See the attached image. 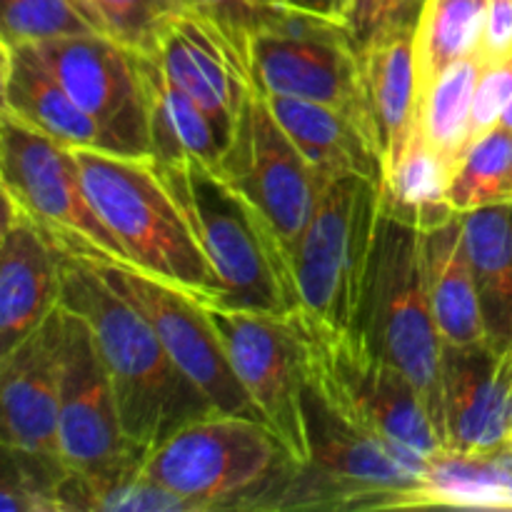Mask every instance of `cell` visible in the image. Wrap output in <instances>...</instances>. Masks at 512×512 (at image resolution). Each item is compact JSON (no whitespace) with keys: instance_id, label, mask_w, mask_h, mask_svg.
<instances>
[{"instance_id":"cell-19","label":"cell","mask_w":512,"mask_h":512,"mask_svg":"<svg viewBox=\"0 0 512 512\" xmlns=\"http://www.w3.org/2000/svg\"><path fill=\"white\" fill-rule=\"evenodd\" d=\"M0 235V355L33 333L60 305L63 260L43 225L3 195Z\"/></svg>"},{"instance_id":"cell-1","label":"cell","mask_w":512,"mask_h":512,"mask_svg":"<svg viewBox=\"0 0 512 512\" xmlns=\"http://www.w3.org/2000/svg\"><path fill=\"white\" fill-rule=\"evenodd\" d=\"M58 253L63 260L60 308L88 323L128 438L150 453L183 425L218 413L170 358L150 320L88 263Z\"/></svg>"},{"instance_id":"cell-5","label":"cell","mask_w":512,"mask_h":512,"mask_svg":"<svg viewBox=\"0 0 512 512\" xmlns=\"http://www.w3.org/2000/svg\"><path fill=\"white\" fill-rule=\"evenodd\" d=\"M295 465L263 420L213 413L150 450L140 473L185 500L190 512L263 510Z\"/></svg>"},{"instance_id":"cell-21","label":"cell","mask_w":512,"mask_h":512,"mask_svg":"<svg viewBox=\"0 0 512 512\" xmlns=\"http://www.w3.org/2000/svg\"><path fill=\"white\" fill-rule=\"evenodd\" d=\"M263 95L278 123L325 185L348 175L383 183V150L378 138L360 120L333 105Z\"/></svg>"},{"instance_id":"cell-37","label":"cell","mask_w":512,"mask_h":512,"mask_svg":"<svg viewBox=\"0 0 512 512\" xmlns=\"http://www.w3.org/2000/svg\"><path fill=\"white\" fill-rule=\"evenodd\" d=\"M423 5L425 0H383V3H380L378 28H375V35L415 33L420 13H423Z\"/></svg>"},{"instance_id":"cell-26","label":"cell","mask_w":512,"mask_h":512,"mask_svg":"<svg viewBox=\"0 0 512 512\" xmlns=\"http://www.w3.org/2000/svg\"><path fill=\"white\" fill-rule=\"evenodd\" d=\"M413 508L512 510V438L493 448L430 455Z\"/></svg>"},{"instance_id":"cell-15","label":"cell","mask_w":512,"mask_h":512,"mask_svg":"<svg viewBox=\"0 0 512 512\" xmlns=\"http://www.w3.org/2000/svg\"><path fill=\"white\" fill-rule=\"evenodd\" d=\"M248 55L253 80L263 93L313 100L345 110L380 143L365 85L360 43L350 28L318 35L253 33L248 38Z\"/></svg>"},{"instance_id":"cell-2","label":"cell","mask_w":512,"mask_h":512,"mask_svg":"<svg viewBox=\"0 0 512 512\" xmlns=\"http://www.w3.org/2000/svg\"><path fill=\"white\" fill-rule=\"evenodd\" d=\"M85 193L130 263L198 303L220 305L223 285L200 250L153 158L75 150Z\"/></svg>"},{"instance_id":"cell-33","label":"cell","mask_w":512,"mask_h":512,"mask_svg":"<svg viewBox=\"0 0 512 512\" xmlns=\"http://www.w3.org/2000/svg\"><path fill=\"white\" fill-rule=\"evenodd\" d=\"M105 35L135 53H153L170 18L193 8L190 0H90Z\"/></svg>"},{"instance_id":"cell-17","label":"cell","mask_w":512,"mask_h":512,"mask_svg":"<svg viewBox=\"0 0 512 512\" xmlns=\"http://www.w3.org/2000/svg\"><path fill=\"white\" fill-rule=\"evenodd\" d=\"M440 435L450 450L493 448L512 438V350L498 353L485 340L443 343Z\"/></svg>"},{"instance_id":"cell-11","label":"cell","mask_w":512,"mask_h":512,"mask_svg":"<svg viewBox=\"0 0 512 512\" xmlns=\"http://www.w3.org/2000/svg\"><path fill=\"white\" fill-rule=\"evenodd\" d=\"M60 453L80 480L103 483L143 468L145 450L120 423L113 383L88 323L60 308Z\"/></svg>"},{"instance_id":"cell-38","label":"cell","mask_w":512,"mask_h":512,"mask_svg":"<svg viewBox=\"0 0 512 512\" xmlns=\"http://www.w3.org/2000/svg\"><path fill=\"white\" fill-rule=\"evenodd\" d=\"M380 3H383V0H350L348 25L350 30H353L355 40L360 43V48H363V45L375 35V28H378Z\"/></svg>"},{"instance_id":"cell-29","label":"cell","mask_w":512,"mask_h":512,"mask_svg":"<svg viewBox=\"0 0 512 512\" xmlns=\"http://www.w3.org/2000/svg\"><path fill=\"white\" fill-rule=\"evenodd\" d=\"M490 0H425L415 28L418 95L448 65L478 55Z\"/></svg>"},{"instance_id":"cell-40","label":"cell","mask_w":512,"mask_h":512,"mask_svg":"<svg viewBox=\"0 0 512 512\" xmlns=\"http://www.w3.org/2000/svg\"><path fill=\"white\" fill-rule=\"evenodd\" d=\"M78 3H83V5H85V8H88V10H90V13H93V15H95V18H98V13H95V8H93V3H90V0H78ZM98 23H100V18H98ZM100 25H103V23H100ZM103 33H105V30H103Z\"/></svg>"},{"instance_id":"cell-8","label":"cell","mask_w":512,"mask_h":512,"mask_svg":"<svg viewBox=\"0 0 512 512\" xmlns=\"http://www.w3.org/2000/svg\"><path fill=\"white\" fill-rule=\"evenodd\" d=\"M380 183L360 175L330 180L290 258L298 310L318 325L353 333L368 280Z\"/></svg>"},{"instance_id":"cell-39","label":"cell","mask_w":512,"mask_h":512,"mask_svg":"<svg viewBox=\"0 0 512 512\" xmlns=\"http://www.w3.org/2000/svg\"><path fill=\"white\" fill-rule=\"evenodd\" d=\"M273 3L283 5V8H290V10H300V13L338 20V23H345V25H348V18H350V0H273Z\"/></svg>"},{"instance_id":"cell-18","label":"cell","mask_w":512,"mask_h":512,"mask_svg":"<svg viewBox=\"0 0 512 512\" xmlns=\"http://www.w3.org/2000/svg\"><path fill=\"white\" fill-rule=\"evenodd\" d=\"M0 418L3 445L63 460L58 435L60 305L0 355Z\"/></svg>"},{"instance_id":"cell-25","label":"cell","mask_w":512,"mask_h":512,"mask_svg":"<svg viewBox=\"0 0 512 512\" xmlns=\"http://www.w3.org/2000/svg\"><path fill=\"white\" fill-rule=\"evenodd\" d=\"M370 108L388 168L408 145L418 118L415 33H383L360 48Z\"/></svg>"},{"instance_id":"cell-20","label":"cell","mask_w":512,"mask_h":512,"mask_svg":"<svg viewBox=\"0 0 512 512\" xmlns=\"http://www.w3.org/2000/svg\"><path fill=\"white\" fill-rule=\"evenodd\" d=\"M3 110L73 150L118 153L113 138L95 123L45 65L33 43H0Z\"/></svg>"},{"instance_id":"cell-12","label":"cell","mask_w":512,"mask_h":512,"mask_svg":"<svg viewBox=\"0 0 512 512\" xmlns=\"http://www.w3.org/2000/svg\"><path fill=\"white\" fill-rule=\"evenodd\" d=\"M0 178L3 195L23 205L50 238L130 263L85 193L75 150L5 110L0 113Z\"/></svg>"},{"instance_id":"cell-35","label":"cell","mask_w":512,"mask_h":512,"mask_svg":"<svg viewBox=\"0 0 512 512\" xmlns=\"http://www.w3.org/2000/svg\"><path fill=\"white\" fill-rule=\"evenodd\" d=\"M193 8L218 20L228 33H233L248 48V38L258 28L260 18L273 0H190Z\"/></svg>"},{"instance_id":"cell-10","label":"cell","mask_w":512,"mask_h":512,"mask_svg":"<svg viewBox=\"0 0 512 512\" xmlns=\"http://www.w3.org/2000/svg\"><path fill=\"white\" fill-rule=\"evenodd\" d=\"M50 240L65 255H73V258L88 263L105 283L113 285L128 303H133L150 320L170 358L208 395L218 413L263 420V415L258 413L250 395L245 393L243 383L235 375L218 330L210 323L208 313L198 300L135 265L100 258L93 250L63 243V240Z\"/></svg>"},{"instance_id":"cell-16","label":"cell","mask_w":512,"mask_h":512,"mask_svg":"<svg viewBox=\"0 0 512 512\" xmlns=\"http://www.w3.org/2000/svg\"><path fill=\"white\" fill-rule=\"evenodd\" d=\"M150 55L203 105L228 145L245 95L255 85L248 48L218 20L188 8L170 18Z\"/></svg>"},{"instance_id":"cell-30","label":"cell","mask_w":512,"mask_h":512,"mask_svg":"<svg viewBox=\"0 0 512 512\" xmlns=\"http://www.w3.org/2000/svg\"><path fill=\"white\" fill-rule=\"evenodd\" d=\"M448 200L458 213L512 200V130L495 125L475 138L450 180Z\"/></svg>"},{"instance_id":"cell-6","label":"cell","mask_w":512,"mask_h":512,"mask_svg":"<svg viewBox=\"0 0 512 512\" xmlns=\"http://www.w3.org/2000/svg\"><path fill=\"white\" fill-rule=\"evenodd\" d=\"M353 333L413 380L440 433L443 340L420 268L418 228L388 213H380Z\"/></svg>"},{"instance_id":"cell-31","label":"cell","mask_w":512,"mask_h":512,"mask_svg":"<svg viewBox=\"0 0 512 512\" xmlns=\"http://www.w3.org/2000/svg\"><path fill=\"white\" fill-rule=\"evenodd\" d=\"M70 468L63 460L45 458L28 450L3 445V485L0 510L3 512H60L63 485Z\"/></svg>"},{"instance_id":"cell-13","label":"cell","mask_w":512,"mask_h":512,"mask_svg":"<svg viewBox=\"0 0 512 512\" xmlns=\"http://www.w3.org/2000/svg\"><path fill=\"white\" fill-rule=\"evenodd\" d=\"M218 330L230 365L258 413L270 425L293 460H308L305 433V385L308 355L305 340L290 315L205 305Z\"/></svg>"},{"instance_id":"cell-4","label":"cell","mask_w":512,"mask_h":512,"mask_svg":"<svg viewBox=\"0 0 512 512\" xmlns=\"http://www.w3.org/2000/svg\"><path fill=\"white\" fill-rule=\"evenodd\" d=\"M308 460L295 465L263 510H413L428 458L348 423L305 385Z\"/></svg>"},{"instance_id":"cell-34","label":"cell","mask_w":512,"mask_h":512,"mask_svg":"<svg viewBox=\"0 0 512 512\" xmlns=\"http://www.w3.org/2000/svg\"><path fill=\"white\" fill-rule=\"evenodd\" d=\"M512 100V55L503 60L480 65L478 85H475L473 103V130L475 138L500 125L505 108Z\"/></svg>"},{"instance_id":"cell-27","label":"cell","mask_w":512,"mask_h":512,"mask_svg":"<svg viewBox=\"0 0 512 512\" xmlns=\"http://www.w3.org/2000/svg\"><path fill=\"white\" fill-rule=\"evenodd\" d=\"M450 180H453L450 168L438 158L415 125L403 153L383 173L380 183L383 213L405 220L418 230L445 223L458 215L448 200Z\"/></svg>"},{"instance_id":"cell-3","label":"cell","mask_w":512,"mask_h":512,"mask_svg":"<svg viewBox=\"0 0 512 512\" xmlns=\"http://www.w3.org/2000/svg\"><path fill=\"white\" fill-rule=\"evenodd\" d=\"M200 250L223 285L225 308L290 315L298 310L290 260L253 208L195 158L158 163Z\"/></svg>"},{"instance_id":"cell-24","label":"cell","mask_w":512,"mask_h":512,"mask_svg":"<svg viewBox=\"0 0 512 512\" xmlns=\"http://www.w3.org/2000/svg\"><path fill=\"white\" fill-rule=\"evenodd\" d=\"M135 55H138L140 80L148 103L150 158L158 163L195 158L210 168H218L225 140L203 105L175 80H170L153 55Z\"/></svg>"},{"instance_id":"cell-32","label":"cell","mask_w":512,"mask_h":512,"mask_svg":"<svg viewBox=\"0 0 512 512\" xmlns=\"http://www.w3.org/2000/svg\"><path fill=\"white\" fill-rule=\"evenodd\" d=\"M90 33H103V25L78 0H3V43H45Z\"/></svg>"},{"instance_id":"cell-36","label":"cell","mask_w":512,"mask_h":512,"mask_svg":"<svg viewBox=\"0 0 512 512\" xmlns=\"http://www.w3.org/2000/svg\"><path fill=\"white\" fill-rule=\"evenodd\" d=\"M508 55H512V0H490L478 58L480 63H493Z\"/></svg>"},{"instance_id":"cell-28","label":"cell","mask_w":512,"mask_h":512,"mask_svg":"<svg viewBox=\"0 0 512 512\" xmlns=\"http://www.w3.org/2000/svg\"><path fill=\"white\" fill-rule=\"evenodd\" d=\"M480 65L483 63L478 55L458 60L418 95L415 125L438 158L448 165L450 173H455L460 160L475 143L473 103Z\"/></svg>"},{"instance_id":"cell-14","label":"cell","mask_w":512,"mask_h":512,"mask_svg":"<svg viewBox=\"0 0 512 512\" xmlns=\"http://www.w3.org/2000/svg\"><path fill=\"white\" fill-rule=\"evenodd\" d=\"M70 98L113 138L120 155L150 158V123L138 55L105 33L33 43Z\"/></svg>"},{"instance_id":"cell-22","label":"cell","mask_w":512,"mask_h":512,"mask_svg":"<svg viewBox=\"0 0 512 512\" xmlns=\"http://www.w3.org/2000/svg\"><path fill=\"white\" fill-rule=\"evenodd\" d=\"M420 268L443 343L468 345L485 340L478 293L465 248L463 215L418 230Z\"/></svg>"},{"instance_id":"cell-9","label":"cell","mask_w":512,"mask_h":512,"mask_svg":"<svg viewBox=\"0 0 512 512\" xmlns=\"http://www.w3.org/2000/svg\"><path fill=\"white\" fill-rule=\"evenodd\" d=\"M215 173L258 213L288 260L293 258L325 183L278 123L258 85L245 95Z\"/></svg>"},{"instance_id":"cell-23","label":"cell","mask_w":512,"mask_h":512,"mask_svg":"<svg viewBox=\"0 0 512 512\" xmlns=\"http://www.w3.org/2000/svg\"><path fill=\"white\" fill-rule=\"evenodd\" d=\"M460 215L485 343L498 353H508L512 350V200Z\"/></svg>"},{"instance_id":"cell-7","label":"cell","mask_w":512,"mask_h":512,"mask_svg":"<svg viewBox=\"0 0 512 512\" xmlns=\"http://www.w3.org/2000/svg\"><path fill=\"white\" fill-rule=\"evenodd\" d=\"M290 318L305 340L308 380L335 413L423 458L445 448L428 405L403 370L375 355L355 333L323 328L300 310Z\"/></svg>"}]
</instances>
